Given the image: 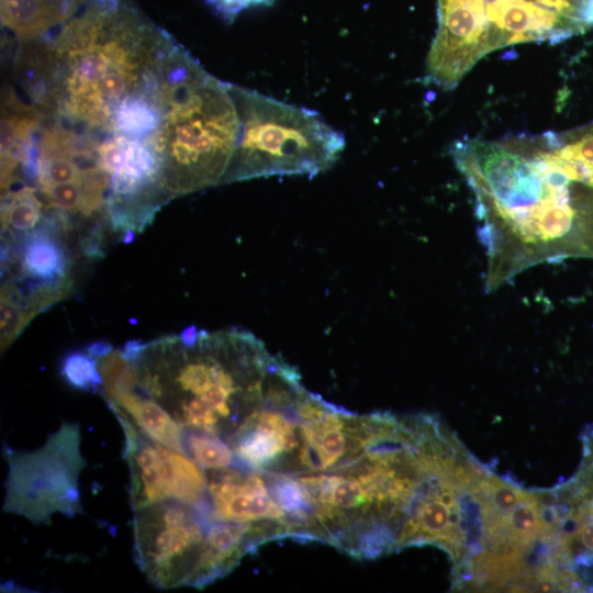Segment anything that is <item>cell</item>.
<instances>
[{
	"instance_id": "obj_8",
	"label": "cell",
	"mask_w": 593,
	"mask_h": 593,
	"mask_svg": "<svg viewBox=\"0 0 593 593\" xmlns=\"http://www.w3.org/2000/svg\"><path fill=\"white\" fill-rule=\"evenodd\" d=\"M215 519L233 523L273 522L290 527L286 513L271 495L262 471L237 466L206 469Z\"/></svg>"
},
{
	"instance_id": "obj_4",
	"label": "cell",
	"mask_w": 593,
	"mask_h": 593,
	"mask_svg": "<svg viewBox=\"0 0 593 593\" xmlns=\"http://www.w3.org/2000/svg\"><path fill=\"white\" fill-rule=\"evenodd\" d=\"M438 29L427 55L437 75L462 79L484 56L523 43L566 41L549 0H437Z\"/></svg>"
},
{
	"instance_id": "obj_6",
	"label": "cell",
	"mask_w": 593,
	"mask_h": 593,
	"mask_svg": "<svg viewBox=\"0 0 593 593\" xmlns=\"http://www.w3.org/2000/svg\"><path fill=\"white\" fill-rule=\"evenodd\" d=\"M215 522L212 504L165 501L134 512L138 568L158 589L191 586Z\"/></svg>"
},
{
	"instance_id": "obj_10",
	"label": "cell",
	"mask_w": 593,
	"mask_h": 593,
	"mask_svg": "<svg viewBox=\"0 0 593 593\" xmlns=\"http://www.w3.org/2000/svg\"><path fill=\"white\" fill-rule=\"evenodd\" d=\"M63 14L64 0H1L2 25L19 42L40 35Z\"/></svg>"
},
{
	"instance_id": "obj_11",
	"label": "cell",
	"mask_w": 593,
	"mask_h": 593,
	"mask_svg": "<svg viewBox=\"0 0 593 593\" xmlns=\"http://www.w3.org/2000/svg\"><path fill=\"white\" fill-rule=\"evenodd\" d=\"M186 455L201 467L216 469L237 466L244 468L231 446L222 438L197 429L183 428Z\"/></svg>"
},
{
	"instance_id": "obj_3",
	"label": "cell",
	"mask_w": 593,
	"mask_h": 593,
	"mask_svg": "<svg viewBox=\"0 0 593 593\" xmlns=\"http://www.w3.org/2000/svg\"><path fill=\"white\" fill-rule=\"evenodd\" d=\"M240 135L224 184L329 169L345 148L344 135L321 115L257 91L233 86Z\"/></svg>"
},
{
	"instance_id": "obj_7",
	"label": "cell",
	"mask_w": 593,
	"mask_h": 593,
	"mask_svg": "<svg viewBox=\"0 0 593 593\" xmlns=\"http://www.w3.org/2000/svg\"><path fill=\"white\" fill-rule=\"evenodd\" d=\"M124 436V458L134 512L165 501L211 504L206 473L194 459L152 438L121 410L112 407Z\"/></svg>"
},
{
	"instance_id": "obj_1",
	"label": "cell",
	"mask_w": 593,
	"mask_h": 593,
	"mask_svg": "<svg viewBox=\"0 0 593 593\" xmlns=\"http://www.w3.org/2000/svg\"><path fill=\"white\" fill-rule=\"evenodd\" d=\"M450 155L473 194L486 293L538 265L593 259V169L564 131L463 137Z\"/></svg>"
},
{
	"instance_id": "obj_12",
	"label": "cell",
	"mask_w": 593,
	"mask_h": 593,
	"mask_svg": "<svg viewBox=\"0 0 593 593\" xmlns=\"http://www.w3.org/2000/svg\"><path fill=\"white\" fill-rule=\"evenodd\" d=\"M502 518L510 535L525 546L547 533L541 523L539 504L532 493L528 500L502 513Z\"/></svg>"
},
{
	"instance_id": "obj_5",
	"label": "cell",
	"mask_w": 593,
	"mask_h": 593,
	"mask_svg": "<svg viewBox=\"0 0 593 593\" xmlns=\"http://www.w3.org/2000/svg\"><path fill=\"white\" fill-rule=\"evenodd\" d=\"M80 424L64 422L43 446L18 451L4 444L9 471L3 511L33 524H49L55 513L71 518L81 512L78 479L86 467Z\"/></svg>"
},
{
	"instance_id": "obj_9",
	"label": "cell",
	"mask_w": 593,
	"mask_h": 593,
	"mask_svg": "<svg viewBox=\"0 0 593 593\" xmlns=\"http://www.w3.org/2000/svg\"><path fill=\"white\" fill-rule=\"evenodd\" d=\"M110 409L121 410L152 438L186 454L183 427L150 399L126 388H105L100 392Z\"/></svg>"
},
{
	"instance_id": "obj_2",
	"label": "cell",
	"mask_w": 593,
	"mask_h": 593,
	"mask_svg": "<svg viewBox=\"0 0 593 593\" xmlns=\"http://www.w3.org/2000/svg\"><path fill=\"white\" fill-rule=\"evenodd\" d=\"M121 350L101 370L102 389L134 390L183 428L227 444L265 406L289 366L239 327L192 325L145 343L128 340Z\"/></svg>"
},
{
	"instance_id": "obj_13",
	"label": "cell",
	"mask_w": 593,
	"mask_h": 593,
	"mask_svg": "<svg viewBox=\"0 0 593 593\" xmlns=\"http://www.w3.org/2000/svg\"><path fill=\"white\" fill-rule=\"evenodd\" d=\"M60 373L71 387L99 392L102 389V378L98 371L96 360L86 351H72L63 359Z\"/></svg>"
}]
</instances>
